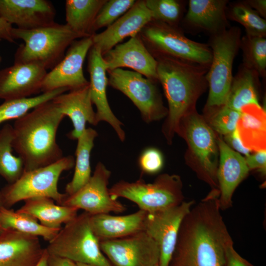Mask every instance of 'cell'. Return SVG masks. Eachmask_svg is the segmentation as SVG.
I'll use <instances>...</instances> for the list:
<instances>
[{"mask_svg":"<svg viewBox=\"0 0 266 266\" xmlns=\"http://www.w3.org/2000/svg\"><path fill=\"white\" fill-rule=\"evenodd\" d=\"M219 192L212 191L192 206L180 227L168 266H224L233 242L221 215Z\"/></svg>","mask_w":266,"mask_h":266,"instance_id":"1","label":"cell"},{"mask_svg":"<svg viewBox=\"0 0 266 266\" xmlns=\"http://www.w3.org/2000/svg\"><path fill=\"white\" fill-rule=\"evenodd\" d=\"M64 117L51 100L15 120L12 147L23 162L24 171L51 165L64 157L56 136Z\"/></svg>","mask_w":266,"mask_h":266,"instance_id":"2","label":"cell"},{"mask_svg":"<svg viewBox=\"0 0 266 266\" xmlns=\"http://www.w3.org/2000/svg\"><path fill=\"white\" fill-rule=\"evenodd\" d=\"M156 59L158 80L168 105L163 131L170 142L174 133H179L181 121L190 113L205 89L209 66L167 57Z\"/></svg>","mask_w":266,"mask_h":266,"instance_id":"3","label":"cell"},{"mask_svg":"<svg viewBox=\"0 0 266 266\" xmlns=\"http://www.w3.org/2000/svg\"><path fill=\"white\" fill-rule=\"evenodd\" d=\"M15 39L24 41L14 55V64H33L46 70L53 69L64 58L71 44L83 38L66 24L55 22L31 30L13 28Z\"/></svg>","mask_w":266,"mask_h":266,"instance_id":"4","label":"cell"},{"mask_svg":"<svg viewBox=\"0 0 266 266\" xmlns=\"http://www.w3.org/2000/svg\"><path fill=\"white\" fill-rule=\"evenodd\" d=\"M90 214L84 212L61 228L45 248L48 254L75 263L112 266L91 227Z\"/></svg>","mask_w":266,"mask_h":266,"instance_id":"5","label":"cell"},{"mask_svg":"<svg viewBox=\"0 0 266 266\" xmlns=\"http://www.w3.org/2000/svg\"><path fill=\"white\" fill-rule=\"evenodd\" d=\"M74 164V157L68 155L51 165L24 171L15 182L0 191L2 206L9 208L21 201L39 197L49 198L62 204L66 195L59 191V179L62 173L72 169Z\"/></svg>","mask_w":266,"mask_h":266,"instance_id":"6","label":"cell"},{"mask_svg":"<svg viewBox=\"0 0 266 266\" xmlns=\"http://www.w3.org/2000/svg\"><path fill=\"white\" fill-rule=\"evenodd\" d=\"M138 35L155 59L167 57L207 66L211 63L209 46L187 38L176 26L152 20Z\"/></svg>","mask_w":266,"mask_h":266,"instance_id":"7","label":"cell"},{"mask_svg":"<svg viewBox=\"0 0 266 266\" xmlns=\"http://www.w3.org/2000/svg\"><path fill=\"white\" fill-rule=\"evenodd\" d=\"M109 193L113 199H127L146 212L175 206L184 201L180 177L167 173L159 175L152 183L141 178L133 182L120 180L109 188Z\"/></svg>","mask_w":266,"mask_h":266,"instance_id":"8","label":"cell"},{"mask_svg":"<svg viewBox=\"0 0 266 266\" xmlns=\"http://www.w3.org/2000/svg\"><path fill=\"white\" fill-rule=\"evenodd\" d=\"M241 39V31L236 27L213 34L210 39L212 59L206 74L208 108H220L226 101L233 78V63Z\"/></svg>","mask_w":266,"mask_h":266,"instance_id":"9","label":"cell"},{"mask_svg":"<svg viewBox=\"0 0 266 266\" xmlns=\"http://www.w3.org/2000/svg\"><path fill=\"white\" fill-rule=\"evenodd\" d=\"M107 72L108 84L130 99L145 122L158 121L167 115L155 82L127 69L117 68Z\"/></svg>","mask_w":266,"mask_h":266,"instance_id":"10","label":"cell"},{"mask_svg":"<svg viewBox=\"0 0 266 266\" xmlns=\"http://www.w3.org/2000/svg\"><path fill=\"white\" fill-rule=\"evenodd\" d=\"M111 174L105 166L99 162L87 183L73 194L66 195L61 205L82 209L90 215L126 211V206L110 194L108 185Z\"/></svg>","mask_w":266,"mask_h":266,"instance_id":"11","label":"cell"},{"mask_svg":"<svg viewBox=\"0 0 266 266\" xmlns=\"http://www.w3.org/2000/svg\"><path fill=\"white\" fill-rule=\"evenodd\" d=\"M102 252L112 266H156L160 250L144 231L124 237L101 240Z\"/></svg>","mask_w":266,"mask_h":266,"instance_id":"12","label":"cell"},{"mask_svg":"<svg viewBox=\"0 0 266 266\" xmlns=\"http://www.w3.org/2000/svg\"><path fill=\"white\" fill-rule=\"evenodd\" d=\"M195 204L194 200L152 212H147L144 231L157 243L160 250V266H168L181 223Z\"/></svg>","mask_w":266,"mask_h":266,"instance_id":"13","label":"cell"},{"mask_svg":"<svg viewBox=\"0 0 266 266\" xmlns=\"http://www.w3.org/2000/svg\"><path fill=\"white\" fill-rule=\"evenodd\" d=\"M93 45L92 35L73 41L63 59L47 73L42 84L41 92L61 88L71 91L89 85L83 66Z\"/></svg>","mask_w":266,"mask_h":266,"instance_id":"14","label":"cell"},{"mask_svg":"<svg viewBox=\"0 0 266 266\" xmlns=\"http://www.w3.org/2000/svg\"><path fill=\"white\" fill-rule=\"evenodd\" d=\"M185 117V134L200 164V177L212 186L213 189L218 190V145L213 132L197 114L192 113Z\"/></svg>","mask_w":266,"mask_h":266,"instance_id":"15","label":"cell"},{"mask_svg":"<svg viewBox=\"0 0 266 266\" xmlns=\"http://www.w3.org/2000/svg\"><path fill=\"white\" fill-rule=\"evenodd\" d=\"M88 54L90 93L93 104L96 108L97 123L98 124L100 122L104 121L109 124L115 131L119 139L124 141L126 134L122 128L123 124L113 113L107 98L108 78L102 55L100 50L94 46L91 47Z\"/></svg>","mask_w":266,"mask_h":266,"instance_id":"16","label":"cell"},{"mask_svg":"<svg viewBox=\"0 0 266 266\" xmlns=\"http://www.w3.org/2000/svg\"><path fill=\"white\" fill-rule=\"evenodd\" d=\"M107 71L128 67L156 82L157 61L138 35L119 43L102 55Z\"/></svg>","mask_w":266,"mask_h":266,"instance_id":"17","label":"cell"},{"mask_svg":"<svg viewBox=\"0 0 266 266\" xmlns=\"http://www.w3.org/2000/svg\"><path fill=\"white\" fill-rule=\"evenodd\" d=\"M47 70L33 64H14L0 70V99L31 97L41 92Z\"/></svg>","mask_w":266,"mask_h":266,"instance_id":"18","label":"cell"},{"mask_svg":"<svg viewBox=\"0 0 266 266\" xmlns=\"http://www.w3.org/2000/svg\"><path fill=\"white\" fill-rule=\"evenodd\" d=\"M56 9L48 0H0V17L17 28L31 30L54 23Z\"/></svg>","mask_w":266,"mask_h":266,"instance_id":"19","label":"cell"},{"mask_svg":"<svg viewBox=\"0 0 266 266\" xmlns=\"http://www.w3.org/2000/svg\"><path fill=\"white\" fill-rule=\"evenodd\" d=\"M152 20L145 0H136L127 12L106 30L92 35L93 46L98 48L103 55L126 37L137 35Z\"/></svg>","mask_w":266,"mask_h":266,"instance_id":"20","label":"cell"},{"mask_svg":"<svg viewBox=\"0 0 266 266\" xmlns=\"http://www.w3.org/2000/svg\"><path fill=\"white\" fill-rule=\"evenodd\" d=\"M218 146L220 152L217 172L219 202L220 209L224 210L232 206L233 192L250 170L245 159L233 150L221 138H218Z\"/></svg>","mask_w":266,"mask_h":266,"instance_id":"21","label":"cell"},{"mask_svg":"<svg viewBox=\"0 0 266 266\" xmlns=\"http://www.w3.org/2000/svg\"><path fill=\"white\" fill-rule=\"evenodd\" d=\"M44 249L38 237L3 231L0 235V266H36Z\"/></svg>","mask_w":266,"mask_h":266,"instance_id":"22","label":"cell"},{"mask_svg":"<svg viewBox=\"0 0 266 266\" xmlns=\"http://www.w3.org/2000/svg\"><path fill=\"white\" fill-rule=\"evenodd\" d=\"M52 100L72 122L73 129L67 135L69 139L77 140L86 129L87 123L98 125L89 85L61 94Z\"/></svg>","mask_w":266,"mask_h":266,"instance_id":"23","label":"cell"},{"mask_svg":"<svg viewBox=\"0 0 266 266\" xmlns=\"http://www.w3.org/2000/svg\"><path fill=\"white\" fill-rule=\"evenodd\" d=\"M147 212L141 209L127 215H90L92 230L100 241L120 238L144 231Z\"/></svg>","mask_w":266,"mask_h":266,"instance_id":"24","label":"cell"},{"mask_svg":"<svg viewBox=\"0 0 266 266\" xmlns=\"http://www.w3.org/2000/svg\"><path fill=\"white\" fill-rule=\"evenodd\" d=\"M228 0H190L185 21L193 27L213 34L227 29L226 9Z\"/></svg>","mask_w":266,"mask_h":266,"instance_id":"25","label":"cell"},{"mask_svg":"<svg viewBox=\"0 0 266 266\" xmlns=\"http://www.w3.org/2000/svg\"><path fill=\"white\" fill-rule=\"evenodd\" d=\"M17 211L35 218L41 224L48 228L61 229L78 215V210L59 204L49 198L39 197L28 199Z\"/></svg>","mask_w":266,"mask_h":266,"instance_id":"26","label":"cell"},{"mask_svg":"<svg viewBox=\"0 0 266 266\" xmlns=\"http://www.w3.org/2000/svg\"><path fill=\"white\" fill-rule=\"evenodd\" d=\"M266 112L260 104H250L240 110L236 128L245 147L256 152L266 150Z\"/></svg>","mask_w":266,"mask_h":266,"instance_id":"27","label":"cell"},{"mask_svg":"<svg viewBox=\"0 0 266 266\" xmlns=\"http://www.w3.org/2000/svg\"><path fill=\"white\" fill-rule=\"evenodd\" d=\"M106 0H66V24L82 37L94 35L93 27L95 20Z\"/></svg>","mask_w":266,"mask_h":266,"instance_id":"28","label":"cell"},{"mask_svg":"<svg viewBox=\"0 0 266 266\" xmlns=\"http://www.w3.org/2000/svg\"><path fill=\"white\" fill-rule=\"evenodd\" d=\"M98 135L96 130L88 128L77 139L74 174L71 180L65 187V193L67 196L75 193L86 184L91 178V153Z\"/></svg>","mask_w":266,"mask_h":266,"instance_id":"29","label":"cell"},{"mask_svg":"<svg viewBox=\"0 0 266 266\" xmlns=\"http://www.w3.org/2000/svg\"><path fill=\"white\" fill-rule=\"evenodd\" d=\"M0 228L3 231L11 230L42 237L48 242L51 240L61 229L47 227L29 214L3 206L0 208Z\"/></svg>","mask_w":266,"mask_h":266,"instance_id":"30","label":"cell"},{"mask_svg":"<svg viewBox=\"0 0 266 266\" xmlns=\"http://www.w3.org/2000/svg\"><path fill=\"white\" fill-rule=\"evenodd\" d=\"M256 74L254 70L244 65L233 77L224 105L240 111L245 106L259 104L255 89Z\"/></svg>","mask_w":266,"mask_h":266,"instance_id":"31","label":"cell"},{"mask_svg":"<svg viewBox=\"0 0 266 266\" xmlns=\"http://www.w3.org/2000/svg\"><path fill=\"white\" fill-rule=\"evenodd\" d=\"M13 138V126L4 125L0 130V175L8 184L15 182L24 171L22 160L12 154Z\"/></svg>","mask_w":266,"mask_h":266,"instance_id":"32","label":"cell"},{"mask_svg":"<svg viewBox=\"0 0 266 266\" xmlns=\"http://www.w3.org/2000/svg\"><path fill=\"white\" fill-rule=\"evenodd\" d=\"M65 88L43 92L29 98L4 100L0 104V124L7 121L16 120L36 106L52 100L56 96L66 92Z\"/></svg>","mask_w":266,"mask_h":266,"instance_id":"33","label":"cell"},{"mask_svg":"<svg viewBox=\"0 0 266 266\" xmlns=\"http://www.w3.org/2000/svg\"><path fill=\"white\" fill-rule=\"evenodd\" d=\"M228 15L230 19L244 27L246 35L266 37V20L246 3H237L231 6Z\"/></svg>","mask_w":266,"mask_h":266,"instance_id":"34","label":"cell"},{"mask_svg":"<svg viewBox=\"0 0 266 266\" xmlns=\"http://www.w3.org/2000/svg\"><path fill=\"white\" fill-rule=\"evenodd\" d=\"M240 47L243 53L244 65L264 76L266 68L265 37L246 35L241 39Z\"/></svg>","mask_w":266,"mask_h":266,"instance_id":"35","label":"cell"},{"mask_svg":"<svg viewBox=\"0 0 266 266\" xmlns=\"http://www.w3.org/2000/svg\"><path fill=\"white\" fill-rule=\"evenodd\" d=\"M152 20L176 26L182 13L181 3L176 0H145Z\"/></svg>","mask_w":266,"mask_h":266,"instance_id":"36","label":"cell"},{"mask_svg":"<svg viewBox=\"0 0 266 266\" xmlns=\"http://www.w3.org/2000/svg\"><path fill=\"white\" fill-rule=\"evenodd\" d=\"M134 0H106L99 12L93 25V33L107 28L127 12L135 3Z\"/></svg>","mask_w":266,"mask_h":266,"instance_id":"37","label":"cell"},{"mask_svg":"<svg viewBox=\"0 0 266 266\" xmlns=\"http://www.w3.org/2000/svg\"><path fill=\"white\" fill-rule=\"evenodd\" d=\"M240 111L223 106L214 115L211 121L212 127L218 133L227 135L236 128Z\"/></svg>","mask_w":266,"mask_h":266,"instance_id":"38","label":"cell"},{"mask_svg":"<svg viewBox=\"0 0 266 266\" xmlns=\"http://www.w3.org/2000/svg\"><path fill=\"white\" fill-rule=\"evenodd\" d=\"M138 164L142 173L154 174L160 171L163 167V156L158 149L153 147L147 148L140 155Z\"/></svg>","mask_w":266,"mask_h":266,"instance_id":"39","label":"cell"},{"mask_svg":"<svg viewBox=\"0 0 266 266\" xmlns=\"http://www.w3.org/2000/svg\"><path fill=\"white\" fill-rule=\"evenodd\" d=\"M224 266H254L234 249L233 242L226 247Z\"/></svg>","mask_w":266,"mask_h":266,"instance_id":"40","label":"cell"},{"mask_svg":"<svg viewBox=\"0 0 266 266\" xmlns=\"http://www.w3.org/2000/svg\"><path fill=\"white\" fill-rule=\"evenodd\" d=\"M245 161L249 169H258L263 174L266 172V150L257 151L253 155L246 156Z\"/></svg>","mask_w":266,"mask_h":266,"instance_id":"41","label":"cell"},{"mask_svg":"<svg viewBox=\"0 0 266 266\" xmlns=\"http://www.w3.org/2000/svg\"><path fill=\"white\" fill-rule=\"evenodd\" d=\"M226 139L232 147L238 152L245 155L246 156L250 155L251 151L243 145L236 129L232 133L226 135Z\"/></svg>","mask_w":266,"mask_h":266,"instance_id":"42","label":"cell"},{"mask_svg":"<svg viewBox=\"0 0 266 266\" xmlns=\"http://www.w3.org/2000/svg\"><path fill=\"white\" fill-rule=\"evenodd\" d=\"M13 29L11 24L0 17V40L3 39L11 43L15 42Z\"/></svg>","mask_w":266,"mask_h":266,"instance_id":"43","label":"cell"},{"mask_svg":"<svg viewBox=\"0 0 266 266\" xmlns=\"http://www.w3.org/2000/svg\"><path fill=\"white\" fill-rule=\"evenodd\" d=\"M47 266H76V264L68 259L48 254Z\"/></svg>","mask_w":266,"mask_h":266,"instance_id":"44","label":"cell"},{"mask_svg":"<svg viewBox=\"0 0 266 266\" xmlns=\"http://www.w3.org/2000/svg\"><path fill=\"white\" fill-rule=\"evenodd\" d=\"M252 9L254 8L261 17H265L266 15V0H251L245 2Z\"/></svg>","mask_w":266,"mask_h":266,"instance_id":"45","label":"cell"},{"mask_svg":"<svg viewBox=\"0 0 266 266\" xmlns=\"http://www.w3.org/2000/svg\"><path fill=\"white\" fill-rule=\"evenodd\" d=\"M48 258V254L45 248L43 255L36 266H47Z\"/></svg>","mask_w":266,"mask_h":266,"instance_id":"46","label":"cell"},{"mask_svg":"<svg viewBox=\"0 0 266 266\" xmlns=\"http://www.w3.org/2000/svg\"><path fill=\"white\" fill-rule=\"evenodd\" d=\"M75 264H76V266H97L93 265L82 264V263H75Z\"/></svg>","mask_w":266,"mask_h":266,"instance_id":"47","label":"cell"},{"mask_svg":"<svg viewBox=\"0 0 266 266\" xmlns=\"http://www.w3.org/2000/svg\"><path fill=\"white\" fill-rule=\"evenodd\" d=\"M3 230L0 228V235L3 232Z\"/></svg>","mask_w":266,"mask_h":266,"instance_id":"48","label":"cell"},{"mask_svg":"<svg viewBox=\"0 0 266 266\" xmlns=\"http://www.w3.org/2000/svg\"><path fill=\"white\" fill-rule=\"evenodd\" d=\"M2 207L1 203V200H0V208Z\"/></svg>","mask_w":266,"mask_h":266,"instance_id":"49","label":"cell"},{"mask_svg":"<svg viewBox=\"0 0 266 266\" xmlns=\"http://www.w3.org/2000/svg\"><path fill=\"white\" fill-rule=\"evenodd\" d=\"M0 61H1V57H0Z\"/></svg>","mask_w":266,"mask_h":266,"instance_id":"50","label":"cell"},{"mask_svg":"<svg viewBox=\"0 0 266 266\" xmlns=\"http://www.w3.org/2000/svg\"><path fill=\"white\" fill-rule=\"evenodd\" d=\"M159 266V264H158V265H157V266Z\"/></svg>","mask_w":266,"mask_h":266,"instance_id":"51","label":"cell"}]
</instances>
